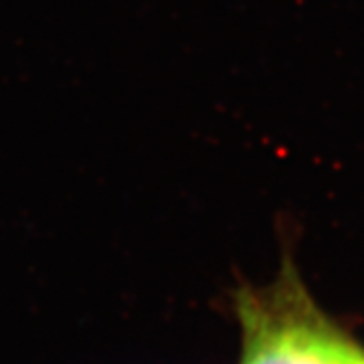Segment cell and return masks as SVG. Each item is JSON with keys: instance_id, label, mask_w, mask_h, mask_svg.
I'll return each instance as SVG.
<instances>
[{"instance_id": "6da1fadb", "label": "cell", "mask_w": 364, "mask_h": 364, "mask_svg": "<svg viewBox=\"0 0 364 364\" xmlns=\"http://www.w3.org/2000/svg\"><path fill=\"white\" fill-rule=\"evenodd\" d=\"M240 364H364V348L312 299L296 264L284 257L266 287L236 292Z\"/></svg>"}]
</instances>
